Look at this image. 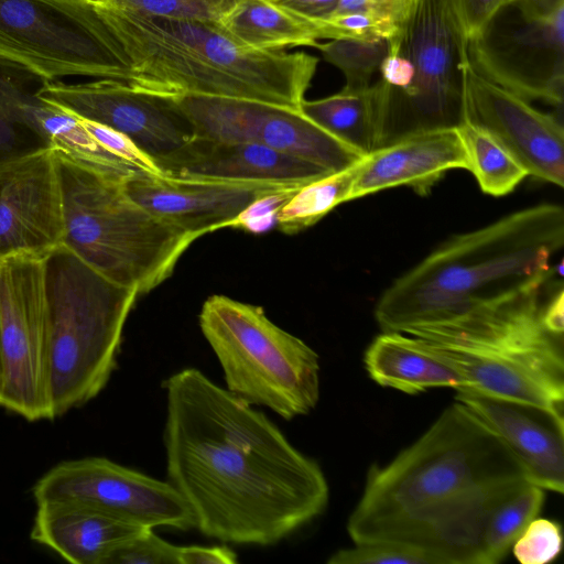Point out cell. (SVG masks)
<instances>
[{"mask_svg": "<svg viewBox=\"0 0 564 564\" xmlns=\"http://www.w3.org/2000/svg\"><path fill=\"white\" fill-rule=\"evenodd\" d=\"M290 185L153 176L132 173L126 193L145 210L193 238L224 228L259 195Z\"/></svg>", "mask_w": 564, "mask_h": 564, "instance_id": "cell-19", "label": "cell"}, {"mask_svg": "<svg viewBox=\"0 0 564 564\" xmlns=\"http://www.w3.org/2000/svg\"><path fill=\"white\" fill-rule=\"evenodd\" d=\"M302 15L326 19L336 9L339 0H272Z\"/></svg>", "mask_w": 564, "mask_h": 564, "instance_id": "cell-41", "label": "cell"}, {"mask_svg": "<svg viewBox=\"0 0 564 564\" xmlns=\"http://www.w3.org/2000/svg\"><path fill=\"white\" fill-rule=\"evenodd\" d=\"M180 564H236L237 554L226 545L180 546Z\"/></svg>", "mask_w": 564, "mask_h": 564, "instance_id": "cell-40", "label": "cell"}, {"mask_svg": "<svg viewBox=\"0 0 564 564\" xmlns=\"http://www.w3.org/2000/svg\"><path fill=\"white\" fill-rule=\"evenodd\" d=\"M513 0H449L452 10L466 39H476L505 4Z\"/></svg>", "mask_w": 564, "mask_h": 564, "instance_id": "cell-38", "label": "cell"}, {"mask_svg": "<svg viewBox=\"0 0 564 564\" xmlns=\"http://www.w3.org/2000/svg\"><path fill=\"white\" fill-rule=\"evenodd\" d=\"M299 187L282 186L259 195L224 228L241 229L254 235L270 231L276 227L281 208Z\"/></svg>", "mask_w": 564, "mask_h": 564, "instance_id": "cell-35", "label": "cell"}, {"mask_svg": "<svg viewBox=\"0 0 564 564\" xmlns=\"http://www.w3.org/2000/svg\"><path fill=\"white\" fill-rule=\"evenodd\" d=\"M171 97L189 119L197 138L259 143L328 172L347 169L366 156L300 109L245 98L189 94Z\"/></svg>", "mask_w": 564, "mask_h": 564, "instance_id": "cell-12", "label": "cell"}, {"mask_svg": "<svg viewBox=\"0 0 564 564\" xmlns=\"http://www.w3.org/2000/svg\"><path fill=\"white\" fill-rule=\"evenodd\" d=\"M62 209V246L110 281L147 294L164 282L195 238L135 203L123 180L54 149ZM131 175V174H130Z\"/></svg>", "mask_w": 564, "mask_h": 564, "instance_id": "cell-6", "label": "cell"}, {"mask_svg": "<svg viewBox=\"0 0 564 564\" xmlns=\"http://www.w3.org/2000/svg\"><path fill=\"white\" fill-rule=\"evenodd\" d=\"M148 528L75 500L36 503L30 538L73 564H106Z\"/></svg>", "mask_w": 564, "mask_h": 564, "instance_id": "cell-22", "label": "cell"}, {"mask_svg": "<svg viewBox=\"0 0 564 564\" xmlns=\"http://www.w3.org/2000/svg\"><path fill=\"white\" fill-rule=\"evenodd\" d=\"M452 169H469L458 128L415 133L362 159L350 200L400 185L423 195Z\"/></svg>", "mask_w": 564, "mask_h": 564, "instance_id": "cell-21", "label": "cell"}, {"mask_svg": "<svg viewBox=\"0 0 564 564\" xmlns=\"http://www.w3.org/2000/svg\"><path fill=\"white\" fill-rule=\"evenodd\" d=\"M328 564H435L423 551L393 542L359 543L336 551Z\"/></svg>", "mask_w": 564, "mask_h": 564, "instance_id": "cell-34", "label": "cell"}, {"mask_svg": "<svg viewBox=\"0 0 564 564\" xmlns=\"http://www.w3.org/2000/svg\"><path fill=\"white\" fill-rule=\"evenodd\" d=\"M162 387L166 480L203 534L272 545L322 514L329 488L321 466L262 412L196 368Z\"/></svg>", "mask_w": 564, "mask_h": 564, "instance_id": "cell-1", "label": "cell"}, {"mask_svg": "<svg viewBox=\"0 0 564 564\" xmlns=\"http://www.w3.org/2000/svg\"><path fill=\"white\" fill-rule=\"evenodd\" d=\"M3 378H4V369H3V358H2V349H1V341H0V393L2 390Z\"/></svg>", "mask_w": 564, "mask_h": 564, "instance_id": "cell-43", "label": "cell"}, {"mask_svg": "<svg viewBox=\"0 0 564 564\" xmlns=\"http://www.w3.org/2000/svg\"><path fill=\"white\" fill-rule=\"evenodd\" d=\"M389 42L390 52L411 62L413 77L405 90L381 108L375 150L415 133L462 126L467 41L449 0H415Z\"/></svg>", "mask_w": 564, "mask_h": 564, "instance_id": "cell-8", "label": "cell"}, {"mask_svg": "<svg viewBox=\"0 0 564 564\" xmlns=\"http://www.w3.org/2000/svg\"><path fill=\"white\" fill-rule=\"evenodd\" d=\"M41 120L53 149L102 174L123 180L139 172L105 149L78 117L46 101Z\"/></svg>", "mask_w": 564, "mask_h": 564, "instance_id": "cell-29", "label": "cell"}, {"mask_svg": "<svg viewBox=\"0 0 564 564\" xmlns=\"http://www.w3.org/2000/svg\"><path fill=\"white\" fill-rule=\"evenodd\" d=\"M0 55L50 80L129 83L132 70L91 0H0Z\"/></svg>", "mask_w": 564, "mask_h": 564, "instance_id": "cell-9", "label": "cell"}, {"mask_svg": "<svg viewBox=\"0 0 564 564\" xmlns=\"http://www.w3.org/2000/svg\"><path fill=\"white\" fill-rule=\"evenodd\" d=\"M63 229L54 149L0 162V261L43 258L62 243Z\"/></svg>", "mask_w": 564, "mask_h": 564, "instance_id": "cell-17", "label": "cell"}, {"mask_svg": "<svg viewBox=\"0 0 564 564\" xmlns=\"http://www.w3.org/2000/svg\"><path fill=\"white\" fill-rule=\"evenodd\" d=\"M541 288L479 302L402 333L494 360L564 365L563 336L547 332L541 322Z\"/></svg>", "mask_w": 564, "mask_h": 564, "instance_id": "cell-13", "label": "cell"}, {"mask_svg": "<svg viewBox=\"0 0 564 564\" xmlns=\"http://www.w3.org/2000/svg\"><path fill=\"white\" fill-rule=\"evenodd\" d=\"M198 321L229 392L251 405L267 406L284 420L306 415L316 406L318 355L270 321L261 306L212 295Z\"/></svg>", "mask_w": 564, "mask_h": 564, "instance_id": "cell-7", "label": "cell"}, {"mask_svg": "<svg viewBox=\"0 0 564 564\" xmlns=\"http://www.w3.org/2000/svg\"><path fill=\"white\" fill-rule=\"evenodd\" d=\"M95 6L131 67L128 84L144 91L254 99L300 109L318 64L302 52L249 48L217 23Z\"/></svg>", "mask_w": 564, "mask_h": 564, "instance_id": "cell-4", "label": "cell"}, {"mask_svg": "<svg viewBox=\"0 0 564 564\" xmlns=\"http://www.w3.org/2000/svg\"><path fill=\"white\" fill-rule=\"evenodd\" d=\"M562 550L561 525L553 520L534 518L512 545V552L521 564H547Z\"/></svg>", "mask_w": 564, "mask_h": 564, "instance_id": "cell-33", "label": "cell"}, {"mask_svg": "<svg viewBox=\"0 0 564 564\" xmlns=\"http://www.w3.org/2000/svg\"><path fill=\"white\" fill-rule=\"evenodd\" d=\"M40 97L78 118L126 134L155 160L195 138L189 119L171 96L144 91L122 80H52Z\"/></svg>", "mask_w": 564, "mask_h": 564, "instance_id": "cell-15", "label": "cell"}, {"mask_svg": "<svg viewBox=\"0 0 564 564\" xmlns=\"http://www.w3.org/2000/svg\"><path fill=\"white\" fill-rule=\"evenodd\" d=\"M465 121L497 141L528 172L564 185V130L552 115L477 74L465 70Z\"/></svg>", "mask_w": 564, "mask_h": 564, "instance_id": "cell-16", "label": "cell"}, {"mask_svg": "<svg viewBox=\"0 0 564 564\" xmlns=\"http://www.w3.org/2000/svg\"><path fill=\"white\" fill-rule=\"evenodd\" d=\"M47 382L53 417L96 398L118 365L138 292L121 286L59 245L42 258Z\"/></svg>", "mask_w": 564, "mask_h": 564, "instance_id": "cell-5", "label": "cell"}, {"mask_svg": "<svg viewBox=\"0 0 564 564\" xmlns=\"http://www.w3.org/2000/svg\"><path fill=\"white\" fill-rule=\"evenodd\" d=\"M143 15L219 24L243 0H91Z\"/></svg>", "mask_w": 564, "mask_h": 564, "instance_id": "cell-32", "label": "cell"}, {"mask_svg": "<svg viewBox=\"0 0 564 564\" xmlns=\"http://www.w3.org/2000/svg\"><path fill=\"white\" fill-rule=\"evenodd\" d=\"M180 546L147 529L115 552L106 564H180Z\"/></svg>", "mask_w": 564, "mask_h": 564, "instance_id": "cell-37", "label": "cell"}, {"mask_svg": "<svg viewBox=\"0 0 564 564\" xmlns=\"http://www.w3.org/2000/svg\"><path fill=\"white\" fill-rule=\"evenodd\" d=\"M324 58L343 72L346 84L343 90L360 91L372 84L380 65L390 53V42L387 39L373 41L330 40L316 44Z\"/></svg>", "mask_w": 564, "mask_h": 564, "instance_id": "cell-31", "label": "cell"}, {"mask_svg": "<svg viewBox=\"0 0 564 564\" xmlns=\"http://www.w3.org/2000/svg\"><path fill=\"white\" fill-rule=\"evenodd\" d=\"M85 129L110 153L133 167L153 176H162L155 159L143 151L126 134L100 123L79 118Z\"/></svg>", "mask_w": 564, "mask_h": 564, "instance_id": "cell-36", "label": "cell"}, {"mask_svg": "<svg viewBox=\"0 0 564 564\" xmlns=\"http://www.w3.org/2000/svg\"><path fill=\"white\" fill-rule=\"evenodd\" d=\"M35 502L75 500L152 528H195L182 495L166 480L105 457L64 460L48 469L32 488Z\"/></svg>", "mask_w": 564, "mask_h": 564, "instance_id": "cell-14", "label": "cell"}, {"mask_svg": "<svg viewBox=\"0 0 564 564\" xmlns=\"http://www.w3.org/2000/svg\"><path fill=\"white\" fill-rule=\"evenodd\" d=\"M369 377L382 387L415 394L432 388H467L465 378L423 339L382 332L367 348Z\"/></svg>", "mask_w": 564, "mask_h": 564, "instance_id": "cell-23", "label": "cell"}, {"mask_svg": "<svg viewBox=\"0 0 564 564\" xmlns=\"http://www.w3.org/2000/svg\"><path fill=\"white\" fill-rule=\"evenodd\" d=\"M455 400L492 432L522 466L528 481L564 491V417L528 402L476 389L456 390Z\"/></svg>", "mask_w": 564, "mask_h": 564, "instance_id": "cell-18", "label": "cell"}, {"mask_svg": "<svg viewBox=\"0 0 564 564\" xmlns=\"http://www.w3.org/2000/svg\"><path fill=\"white\" fill-rule=\"evenodd\" d=\"M219 25L240 44L262 51L315 47L332 39L325 19L302 15L272 0H243Z\"/></svg>", "mask_w": 564, "mask_h": 564, "instance_id": "cell-25", "label": "cell"}, {"mask_svg": "<svg viewBox=\"0 0 564 564\" xmlns=\"http://www.w3.org/2000/svg\"><path fill=\"white\" fill-rule=\"evenodd\" d=\"M414 2L415 0H339L330 15L366 13L386 20L401 29Z\"/></svg>", "mask_w": 564, "mask_h": 564, "instance_id": "cell-39", "label": "cell"}, {"mask_svg": "<svg viewBox=\"0 0 564 564\" xmlns=\"http://www.w3.org/2000/svg\"><path fill=\"white\" fill-rule=\"evenodd\" d=\"M544 489L523 481L491 509L482 532L478 564L501 562L527 525L539 514Z\"/></svg>", "mask_w": 564, "mask_h": 564, "instance_id": "cell-27", "label": "cell"}, {"mask_svg": "<svg viewBox=\"0 0 564 564\" xmlns=\"http://www.w3.org/2000/svg\"><path fill=\"white\" fill-rule=\"evenodd\" d=\"M564 246V209L544 203L452 237L382 293V332L456 314L479 302L542 286Z\"/></svg>", "mask_w": 564, "mask_h": 564, "instance_id": "cell-3", "label": "cell"}, {"mask_svg": "<svg viewBox=\"0 0 564 564\" xmlns=\"http://www.w3.org/2000/svg\"><path fill=\"white\" fill-rule=\"evenodd\" d=\"M361 161L300 186L281 208L276 227L286 235L297 234L315 225L338 205L350 200Z\"/></svg>", "mask_w": 564, "mask_h": 564, "instance_id": "cell-28", "label": "cell"}, {"mask_svg": "<svg viewBox=\"0 0 564 564\" xmlns=\"http://www.w3.org/2000/svg\"><path fill=\"white\" fill-rule=\"evenodd\" d=\"M0 341L4 369L0 408L30 422L54 419L42 258L0 261Z\"/></svg>", "mask_w": 564, "mask_h": 564, "instance_id": "cell-11", "label": "cell"}, {"mask_svg": "<svg viewBox=\"0 0 564 564\" xmlns=\"http://www.w3.org/2000/svg\"><path fill=\"white\" fill-rule=\"evenodd\" d=\"M300 110L322 129L364 155L375 150L378 93L372 83L360 91L340 90L328 97L304 100Z\"/></svg>", "mask_w": 564, "mask_h": 564, "instance_id": "cell-26", "label": "cell"}, {"mask_svg": "<svg viewBox=\"0 0 564 564\" xmlns=\"http://www.w3.org/2000/svg\"><path fill=\"white\" fill-rule=\"evenodd\" d=\"M48 78L0 55V162L51 149L40 91Z\"/></svg>", "mask_w": 564, "mask_h": 564, "instance_id": "cell-24", "label": "cell"}, {"mask_svg": "<svg viewBox=\"0 0 564 564\" xmlns=\"http://www.w3.org/2000/svg\"><path fill=\"white\" fill-rule=\"evenodd\" d=\"M469 169L481 191L491 196L511 193L528 175L524 167L480 128L464 122L458 127Z\"/></svg>", "mask_w": 564, "mask_h": 564, "instance_id": "cell-30", "label": "cell"}, {"mask_svg": "<svg viewBox=\"0 0 564 564\" xmlns=\"http://www.w3.org/2000/svg\"><path fill=\"white\" fill-rule=\"evenodd\" d=\"M523 481L508 447L455 402L390 463L369 469L347 531L355 544L393 542L435 564H478L489 512Z\"/></svg>", "mask_w": 564, "mask_h": 564, "instance_id": "cell-2", "label": "cell"}, {"mask_svg": "<svg viewBox=\"0 0 564 564\" xmlns=\"http://www.w3.org/2000/svg\"><path fill=\"white\" fill-rule=\"evenodd\" d=\"M564 0H513L467 41L471 68L525 100L562 107Z\"/></svg>", "mask_w": 564, "mask_h": 564, "instance_id": "cell-10", "label": "cell"}, {"mask_svg": "<svg viewBox=\"0 0 564 564\" xmlns=\"http://www.w3.org/2000/svg\"><path fill=\"white\" fill-rule=\"evenodd\" d=\"M541 322L544 328L557 336L564 332V292L560 289L545 306L542 307Z\"/></svg>", "mask_w": 564, "mask_h": 564, "instance_id": "cell-42", "label": "cell"}, {"mask_svg": "<svg viewBox=\"0 0 564 564\" xmlns=\"http://www.w3.org/2000/svg\"><path fill=\"white\" fill-rule=\"evenodd\" d=\"M155 161L169 177L220 182L301 186L332 173L259 143L197 137Z\"/></svg>", "mask_w": 564, "mask_h": 564, "instance_id": "cell-20", "label": "cell"}]
</instances>
